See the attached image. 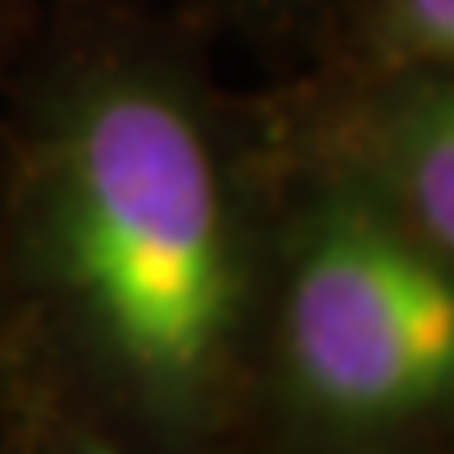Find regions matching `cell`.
Returning <instances> with one entry per match:
<instances>
[{"label": "cell", "instance_id": "cell-1", "mask_svg": "<svg viewBox=\"0 0 454 454\" xmlns=\"http://www.w3.org/2000/svg\"><path fill=\"white\" fill-rule=\"evenodd\" d=\"M64 236L81 291L130 366L202 374L227 325L231 270L211 156L164 98L89 106L67 152Z\"/></svg>", "mask_w": 454, "mask_h": 454}, {"label": "cell", "instance_id": "cell-2", "mask_svg": "<svg viewBox=\"0 0 454 454\" xmlns=\"http://www.w3.org/2000/svg\"><path fill=\"white\" fill-rule=\"evenodd\" d=\"M291 357L316 400L349 417L429 404L454 374V291L387 227L345 211L291 286Z\"/></svg>", "mask_w": 454, "mask_h": 454}, {"label": "cell", "instance_id": "cell-3", "mask_svg": "<svg viewBox=\"0 0 454 454\" xmlns=\"http://www.w3.org/2000/svg\"><path fill=\"white\" fill-rule=\"evenodd\" d=\"M395 168L417 223L434 248L450 253L454 240V118L450 98H425L404 118L395 139Z\"/></svg>", "mask_w": 454, "mask_h": 454}, {"label": "cell", "instance_id": "cell-4", "mask_svg": "<svg viewBox=\"0 0 454 454\" xmlns=\"http://www.w3.org/2000/svg\"><path fill=\"white\" fill-rule=\"evenodd\" d=\"M395 34L404 51L425 59H450L454 0H395Z\"/></svg>", "mask_w": 454, "mask_h": 454}]
</instances>
